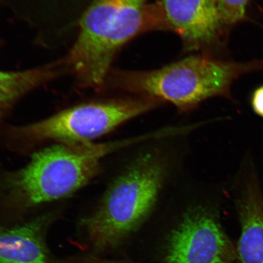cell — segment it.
<instances>
[{"instance_id": "7", "label": "cell", "mask_w": 263, "mask_h": 263, "mask_svg": "<svg viewBox=\"0 0 263 263\" xmlns=\"http://www.w3.org/2000/svg\"><path fill=\"white\" fill-rule=\"evenodd\" d=\"M156 8L160 27L176 32L190 51L215 41L223 24L218 0H161Z\"/></svg>"}, {"instance_id": "8", "label": "cell", "mask_w": 263, "mask_h": 263, "mask_svg": "<svg viewBox=\"0 0 263 263\" xmlns=\"http://www.w3.org/2000/svg\"><path fill=\"white\" fill-rule=\"evenodd\" d=\"M49 220L43 216L0 232V263H49L44 232Z\"/></svg>"}, {"instance_id": "5", "label": "cell", "mask_w": 263, "mask_h": 263, "mask_svg": "<svg viewBox=\"0 0 263 263\" xmlns=\"http://www.w3.org/2000/svg\"><path fill=\"white\" fill-rule=\"evenodd\" d=\"M160 102L144 97L81 105L39 122L14 128L12 133L31 143L48 140L63 143L89 141L152 110Z\"/></svg>"}, {"instance_id": "12", "label": "cell", "mask_w": 263, "mask_h": 263, "mask_svg": "<svg viewBox=\"0 0 263 263\" xmlns=\"http://www.w3.org/2000/svg\"><path fill=\"white\" fill-rule=\"evenodd\" d=\"M251 103L254 112L263 118V85L256 88L253 92Z\"/></svg>"}, {"instance_id": "4", "label": "cell", "mask_w": 263, "mask_h": 263, "mask_svg": "<svg viewBox=\"0 0 263 263\" xmlns=\"http://www.w3.org/2000/svg\"><path fill=\"white\" fill-rule=\"evenodd\" d=\"M166 176L156 153L141 154L111 184L98 210L83 224L98 248L116 245L154 208Z\"/></svg>"}, {"instance_id": "3", "label": "cell", "mask_w": 263, "mask_h": 263, "mask_svg": "<svg viewBox=\"0 0 263 263\" xmlns=\"http://www.w3.org/2000/svg\"><path fill=\"white\" fill-rule=\"evenodd\" d=\"M136 140L104 144L62 143L33 155L24 168L9 175L5 187L12 200L31 206L71 195L98 172L102 158Z\"/></svg>"}, {"instance_id": "2", "label": "cell", "mask_w": 263, "mask_h": 263, "mask_svg": "<svg viewBox=\"0 0 263 263\" xmlns=\"http://www.w3.org/2000/svg\"><path fill=\"white\" fill-rule=\"evenodd\" d=\"M258 71H263L262 61L235 62L194 55L157 70L118 72L115 78L123 90L166 101L186 111L210 98L231 99L233 82Z\"/></svg>"}, {"instance_id": "10", "label": "cell", "mask_w": 263, "mask_h": 263, "mask_svg": "<svg viewBox=\"0 0 263 263\" xmlns=\"http://www.w3.org/2000/svg\"><path fill=\"white\" fill-rule=\"evenodd\" d=\"M58 73L54 65L21 71L0 70V119L20 98Z\"/></svg>"}, {"instance_id": "11", "label": "cell", "mask_w": 263, "mask_h": 263, "mask_svg": "<svg viewBox=\"0 0 263 263\" xmlns=\"http://www.w3.org/2000/svg\"><path fill=\"white\" fill-rule=\"evenodd\" d=\"M250 0H218V8L223 24L235 25L244 21Z\"/></svg>"}, {"instance_id": "9", "label": "cell", "mask_w": 263, "mask_h": 263, "mask_svg": "<svg viewBox=\"0 0 263 263\" xmlns=\"http://www.w3.org/2000/svg\"><path fill=\"white\" fill-rule=\"evenodd\" d=\"M241 234L238 247L241 263H263V198L258 186L250 184L238 200Z\"/></svg>"}, {"instance_id": "1", "label": "cell", "mask_w": 263, "mask_h": 263, "mask_svg": "<svg viewBox=\"0 0 263 263\" xmlns=\"http://www.w3.org/2000/svg\"><path fill=\"white\" fill-rule=\"evenodd\" d=\"M147 0H95L82 15L68 64L82 83L98 86L115 54L141 32L159 28L155 5Z\"/></svg>"}, {"instance_id": "6", "label": "cell", "mask_w": 263, "mask_h": 263, "mask_svg": "<svg viewBox=\"0 0 263 263\" xmlns=\"http://www.w3.org/2000/svg\"><path fill=\"white\" fill-rule=\"evenodd\" d=\"M166 263H232L234 248L213 210L193 207L167 242Z\"/></svg>"}]
</instances>
